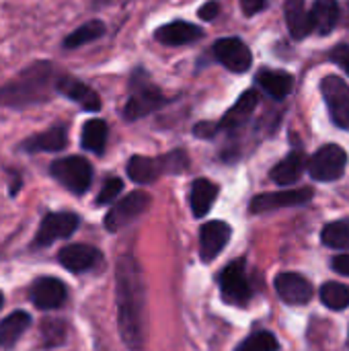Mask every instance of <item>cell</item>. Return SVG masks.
Returning <instances> with one entry per match:
<instances>
[{"label": "cell", "instance_id": "6da1fadb", "mask_svg": "<svg viewBox=\"0 0 349 351\" xmlns=\"http://www.w3.org/2000/svg\"><path fill=\"white\" fill-rule=\"evenodd\" d=\"M115 300L117 325L123 343L132 351L144 348V311L146 284L140 263L132 255H123L115 265Z\"/></svg>", "mask_w": 349, "mask_h": 351}, {"label": "cell", "instance_id": "7a4b0ae2", "mask_svg": "<svg viewBox=\"0 0 349 351\" xmlns=\"http://www.w3.org/2000/svg\"><path fill=\"white\" fill-rule=\"evenodd\" d=\"M62 70L49 60H35L19 70L10 80L0 84L2 109H29L49 103L58 93Z\"/></svg>", "mask_w": 349, "mask_h": 351}, {"label": "cell", "instance_id": "3957f363", "mask_svg": "<svg viewBox=\"0 0 349 351\" xmlns=\"http://www.w3.org/2000/svg\"><path fill=\"white\" fill-rule=\"evenodd\" d=\"M185 169H187V154L183 150H175L160 158L132 156L128 160V177L140 185L154 183L163 173H181Z\"/></svg>", "mask_w": 349, "mask_h": 351}, {"label": "cell", "instance_id": "277c9868", "mask_svg": "<svg viewBox=\"0 0 349 351\" xmlns=\"http://www.w3.org/2000/svg\"><path fill=\"white\" fill-rule=\"evenodd\" d=\"M49 175L68 191L82 195L93 183V165L84 156H64L49 165Z\"/></svg>", "mask_w": 349, "mask_h": 351}, {"label": "cell", "instance_id": "5b68a950", "mask_svg": "<svg viewBox=\"0 0 349 351\" xmlns=\"http://www.w3.org/2000/svg\"><path fill=\"white\" fill-rule=\"evenodd\" d=\"M167 103L165 95L150 82V80H140V72L132 78V93L130 99L123 107V117L128 121L142 119L154 111H158Z\"/></svg>", "mask_w": 349, "mask_h": 351}, {"label": "cell", "instance_id": "8992f818", "mask_svg": "<svg viewBox=\"0 0 349 351\" xmlns=\"http://www.w3.org/2000/svg\"><path fill=\"white\" fill-rule=\"evenodd\" d=\"M348 167V152L339 144H325L309 160V173L315 181L331 183L344 177Z\"/></svg>", "mask_w": 349, "mask_h": 351}, {"label": "cell", "instance_id": "52a82bcc", "mask_svg": "<svg viewBox=\"0 0 349 351\" xmlns=\"http://www.w3.org/2000/svg\"><path fill=\"white\" fill-rule=\"evenodd\" d=\"M80 218L74 212H49L39 222L33 239V247H49L60 239H68L76 232Z\"/></svg>", "mask_w": 349, "mask_h": 351}, {"label": "cell", "instance_id": "ba28073f", "mask_svg": "<svg viewBox=\"0 0 349 351\" xmlns=\"http://www.w3.org/2000/svg\"><path fill=\"white\" fill-rule=\"evenodd\" d=\"M321 93L327 101L331 119L337 128L349 132V84L339 76H325L321 80Z\"/></svg>", "mask_w": 349, "mask_h": 351}, {"label": "cell", "instance_id": "9c48e42d", "mask_svg": "<svg viewBox=\"0 0 349 351\" xmlns=\"http://www.w3.org/2000/svg\"><path fill=\"white\" fill-rule=\"evenodd\" d=\"M150 206V195L144 191H132L128 193L123 199H119L105 216V228L109 232H117L123 226H128L130 222H134L138 216H142L146 212V208Z\"/></svg>", "mask_w": 349, "mask_h": 351}, {"label": "cell", "instance_id": "30bf717a", "mask_svg": "<svg viewBox=\"0 0 349 351\" xmlns=\"http://www.w3.org/2000/svg\"><path fill=\"white\" fill-rule=\"evenodd\" d=\"M214 51V58L224 66L228 68L230 72H247L253 64V53L251 49L237 37H224V39H218L212 47Z\"/></svg>", "mask_w": 349, "mask_h": 351}, {"label": "cell", "instance_id": "8fae6325", "mask_svg": "<svg viewBox=\"0 0 349 351\" xmlns=\"http://www.w3.org/2000/svg\"><path fill=\"white\" fill-rule=\"evenodd\" d=\"M220 290L226 302L232 304H245L251 298V286L245 271V259L232 261L228 267H224L220 276Z\"/></svg>", "mask_w": 349, "mask_h": 351}, {"label": "cell", "instance_id": "7c38bea8", "mask_svg": "<svg viewBox=\"0 0 349 351\" xmlns=\"http://www.w3.org/2000/svg\"><path fill=\"white\" fill-rule=\"evenodd\" d=\"M313 199V189L311 187H300V189H288V191H274V193H261L253 197L251 202V212L253 214H263L280 208H292V206H304Z\"/></svg>", "mask_w": 349, "mask_h": 351}, {"label": "cell", "instance_id": "4fadbf2b", "mask_svg": "<svg viewBox=\"0 0 349 351\" xmlns=\"http://www.w3.org/2000/svg\"><path fill=\"white\" fill-rule=\"evenodd\" d=\"M58 95L66 97L68 101L76 103L78 107H82L88 113H97L101 111V97L97 95L95 88H91L86 82H82L76 76H70L66 72L60 74L58 80Z\"/></svg>", "mask_w": 349, "mask_h": 351}, {"label": "cell", "instance_id": "5bb4252c", "mask_svg": "<svg viewBox=\"0 0 349 351\" xmlns=\"http://www.w3.org/2000/svg\"><path fill=\"white\" fill-rule=\"evenodd\" d=\"M66 146H68V128L64 123H56L43 132L25 138L19 144V150L27 154H39V152H62Z\"/></svg>", "mask_w": 349, "mask_h": 351}, {"label": "cell", "instance_id": "9a60e30c", "mask_svg": "<svg viewBox=\"0 0 349 351\" xmlns=\"http://www.w3.org/2000/svg\"><path fill=\"white\" fill-rule=\"evenodd\" d=\"M232 237V228L222 222V220H212L206 222L200 230V255L202 259L208 263L212 261L230 241Z\"/></svg>", "mask_w": 349, "mask_h": 351}, {"label": "cell", "instance_id": "2e32d148", "mask_svg": "<svg viewBox=\"0 0 349 351\" xmlns=\"http://www.w3.org/2000/svg\"><path fill=\"white\" fill-rule=\"evenodd\" d=\"M29 298L39 311H51L64 304L66 300V286L56 278H39L31 284Z\"/></svg>", "mask_w": 349, "mask_h": 351}, {"label": "cell", "instance_id": "e0dca14e", "mask_svg": "<svg viewBox=\"0 0 349 351\" xmlns=\"http://www.w3.org/2000/svg\"><path fill=\"white\" fill-rule=\"evenodd\" d=\"M276 290L282 300L290 304H306L313 298V284L300 274H280L276 278Z\"/></svg>", "mask_w": 349, "mask_h": 351}, {"label": "cell", "instance_id": "ac0fdd59", "mask_svg": "<svg viewBox=\"0 0 349 351\" xmlns=\"http://www.w3.org/2000/svg\"><path fill=\"white\" fill-rule=\"evenodd\" d=\"M58 259L68 271L82 274L86 269H93L101 261V253L91 245H68L58 253Z\"/></svg>", "mask_w": 349, "mask_h": 351}, {"label": "cell", "instance_id": "d6986e66", "mask_svg": "<svg viewBox=\"0 0 349 351\" xmlns=\"http://www.w3.org/2000/svg\"><path fill=\"white\" fill-rule=\"evenodd\" d=\"M259 103V93L257 90H247L241 95V99L226 111V115L222 117V121L218 123L220 130H234L241 128L249 121V117L253 115V111L257 109Z\"/></svg>", "mask_w": 349, "mask_h": 351}, {"label": "cell", "instance_id": "ffe728a7", "mask_svg": "<svg viewBox=\"0 0 349 351\" xmlns=\"http://www.w3.org/2000/svg\"><path fill=\"white\" fill-rule=\"evenodd\" d=\"M202 29L187 21H173L156 29V39L165 45H185L202 37Z\"/></svg>", "mask_w": 349, "mask_h": 351}, {"label": "cell", "instance_id": "44dd1931", "mask_svg": "<svg viewBox=\"0 0 349 351\" xmlns=\"http://www.w3.org/2000/svg\"><path fill=\"white\" fill-rule=\"evenodd\" d=\"M306 165H309L306 154L302 150H292L284 160H280L272 169V179L278 185H292V183H296L300 179Z\"/></svg>", "mask_w": 349, "mask_h": 351}, {"label": "cell", "instance_id": "7402d4cb", "mask_svg": "<svg viewBox=\"0 0 349 351\" xmlns=\"http://www.w3.org/2000/svg\"><path fill=\"white\" fill-rule=\"evenodd\" d=\"M313 31L319 35H329L339 21V4L337 0H315L311 8Z\"/></svg>", "mask_w": 349, "mask_h": 351}, {"label": "cell", "instance_id": "603a6c76", "mask_svg": "<svg viewBox=\"0 0 349 351\" xmlns=\"http://www.w3.org/2000/svg\"><path fill=\"white\" fill-rule=\"evenodd\" d=\"M284 12H286L288 29H290L294 39H304L309 33H313L311 12L306 10L304 0H286Z\"/></svg>", "mask_w": 349, "mask_h": 351}, {"label": "cell", "instance_id": "cb8c5ba5", "mask_svg": "<svg viewBox=\"0 0 349 351\" xmlns=\"http://www.w3.org/2000/svg\"><path fill=\"white\" fill-rule=\"evenodd\" d=\"M255 82L274 99H286L292 90L294 78L284 70H259Z\"/></svg>", "mask_w": 349, "mask_h": 351}, {"label": "cell", "instance_id": "d4e9b609", "mask_svg": "<svg viewBox=\"0 0 349 351\" xmlns=\"http://www.w3.org/2000/svg\"><path fill=\"white\" fill-rule=\"evenodd\" d=\"M107 121L101 117H93L88 121H84L82 132H80V146L93 154H103L105 152V144H107Z\"/></svg>", "mask_w": 349, "mask_h": 351}, {"label": "cell", "instance_id": "484cf974", "mask_svg": "<svg viewBox=\"0 0 349 351\" xmlns=\"http://www.w3.org/2000/svg\"><path fill=\"white\" fill-rule=\"evenodd\" d=\"M218 197V185H214L210 179H197L191 185V193H189V202H191V210L195 218H202L210 212L212 204Z\"/></svg>", "mask_w": 349, "mask_h": 351}, {"label": "cell", "instance_id": "4316f807", "mask_svg": "<svg viewBox=\"0 0 349 351\" xmlns=\"http://www.w3.org/2000/svg\"><path fill=\"white\" fill-rule=\"evenodd\" d=\"M105 31H107V27H105L103 21H99V19L86 21L84 25L76 27L72 33H68V35L64 37L62 47H64V49H78V47H82V45H86V43H93V41L101 39V37L105 35Z\"/></svg>", "mask_w": 349, "mask_h": 351}, {"label": "cell", "instance_id": "83f0119b", "mask_svg": "<svg viewBox=\"0 0 349 351\" xmlns=\"http://www.w3.org/2000/svg\"><path fill=\"white\" fill-rule=\"evenodd\" d=\"M31 325V317L25 311H16L8 315L4 321H0V346L2 348H12L19 337L27 331Z\"/></svg>", "mask_w": 349, "mask_h": 351}, {"label": "cell", "instance_id": "f1b7e54d", "mask_svg": "<svg viewBox=\"0 0 349 351\" xmlns=\"http://www.w3.org/2000/svg\"><path fill=\"white\" fill-rule=\"evenodd\" d=\"M321 302L331 311H344L349 306V286L339 282H327L321 288Z\"/></svg>", "mask_w": 349, "mask_h": 351}, {"label": "cell", "instance_id": "f546056e", "mask_svg": "<svg viewBox=\"0 0 349 351\" xmlns=\"http://www.w3.org/2000/svg\"><path fill=\"white\" fill-rule=\"evenodd\" d=\"M321 239L327 247L349 251V220H337L323 228Z\"/></svg>", "mask_w": 349, "mask_h": 351}, {"label": "cell", "instance_id": "4dcf8cb0", "mask_svg": "<svg viewBox=\"0 0 349 351\" xmlns=\"http://www.w3.org/2000/svg\"><path fill=\"white\" fill-rule=\"evenodd\" d=\"M280 350V343L278 339L267 333V331H259V333H253L251 337H247L237 351H278Z\"/></svg>", "mask_w": 349, "mask_h": 351}, {"label": "cell", "instance_id": "1f68e13d", "mask_svg": "<svg viewBox=\"0 0 349 351\" xmlns=\"http://www.w3.org/2000/svg\"><path fill=\"white\" fill-rule=\"evenodd\" d=\"M41 335H43V341L47 348L51 346H60L64 341V335H66V327L62 321L58 319H47L41 323Z\"/></svg>", "mask_w": 349, "mask_h": 351}, {"label": "cell", "instance_id": "d6a6232c", "mask_svg": "<svg viewBox=\"0 0 349 351\" xmlns=\"http://www.w3.org/2000/svg\"><path fill=\"white\" fill-rule=\"evenodd\" d=\"M121 191H123V181H121L119 177H109V179L103 183V187H101V191H99V195H97V206H107V204H111Z\"/></svg>", "mask_w": 349, "mask_h": 351}, {"label": "cell", "instance_id": "836d02e7", "mask_svg": "<svg viewBox=\"0 0 349 351\" xmlns=\"http://www.w3.org/2000/svg\"><path fill=\"white\" fill-rule=\"evenodd\" d=\"M331 60L346 72L349 76V45L346 43H339L333 51H331Z\"/></svg>", "mask_w": 349, "mask_h": 351}, {"label": "cell", "instance_id": "e575fe53", "mask_svg": "<svg viewBox=\"0 0 349 351\" xmlns=\"http://www.w3.org/2000/svg\"><path fill=\"white\" fill-rule=\"evenodd\" d=\"M220 12V4L216 0H208L200 10H197V16L204 19V21H214Z\"/></svg>", "mask_w": 349, "mask_h": 351}, {"label": "cell", "instance_id": "d590c367", "mask_svg": "<svg viewBox=\"0 0 349 351\" xmlns=\"http://www.w3.org/2000/svg\"><path fill=\"white\" fill-rule=\"evenodd\" d=\"M263 6H265V0H241V8L247 16L257 14L259 10H263Z\"/></svg>", "mask_w": 349, "mask_h": 351}, {"label": "cell", "instance_id": "8d00e7d4", "mask_svg": "<svg viewBox=\"0 0 349 351\" xmlns=\"http://www.w3.org/2000/svg\"><path fill=\"white\" fill-rule=\"evenodd\" d=\"M333 269L341 276H349V255H337L333 259Z\"/></svg>", "mask_w": 349, "mask_h": 351}, {"label": "cell", "instance_id": "74e56055", "mask_svg": "<svg viewBox=\"0 0 349 351\" xmlns=\"http://www.w3.org/2000/svg\"><path fill=\"white\" fill-rule=\"evenodd\" d=\"M2 300H4V298H2V292H0V308H2Z\"/></svg>", "mask_w": 349, "mask_h": 351}, {"label": "cell", "instance_id": "f35d334b", "mask_svg": "<svg viewBox=\"0 0 349 351\" xmlns=\"http://www.w3.org/2000/svg\"><path fill=\"white\" fill-rule=\"evenodd\" d=\"M99 2H109V0H99Z\"/></svg>", "mask_w": 349, "mask_h": 351}, {"label": "cell", "instance_id": "ab89813d", "mask_svg": "<svg viewBox=\"0 0 349 351\" xmlns=\"http://www.w3.org/2000/svg\"><path fill=\"white\" fill-rule=\"evenodd\" d=\"M348 341H349V339H348Z\"/></svg>", "mask_w": 349, "mask_h": 351}]
</instances>
